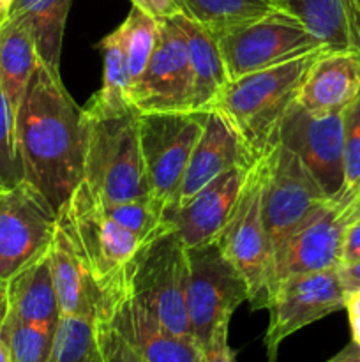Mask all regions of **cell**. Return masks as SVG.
I'll list each match as a JSON object with an SVG mask.
<instances>
[{
  "label": "cell",
  "mask_w": 360,
  "mask_h": 362,
  "mask_svg": "<svg viewBox=\"0 0 360 362\" xmlns=\"http://www.w3.org/2000/svg\"><path fill=\"white\" fill-rule=\"evenodd\" d=\"M95 339L104 362H145L104 320H94Z\"/></svg>",
  "instance_id": "cell-34"
},
{
  "label": "cell",
  "mask_w": 360,
  "mask_h": 362,
  "mask_svg": "<svg viewBox=\"0 0 360 362\" xmlns=\"http://www.w3.org/2000/svg\"><path fill=\"white\" fill-rule=\"evenodd\" d=\"M120 276L134 299L140 300L169 332L193 339L186 304L187 247L172 223L141 244Z\"/></svg>",
  "instance_id": "cell-4"
},
{
  "label": "cell",
  "mask_w": 360,
  "mask_h": 362,
  "mask_svg": "<svg viewBox=\"0 0 360 362\" xmlns=\"http://www.w3.org/2000/svg\"><path fill=\"white\" fill-rule=\"evenodd\" d=\"M193 71L182 32L173 18L159 20V39L141 76L131 87L138 113L193 112Z\"/></svg>",
  "instance_id": "cell-15"
},
{
  "label": "cell",
  "mask_w": 360,
  "mask_h": 362,
  "mask_svg": "<svg viewBox=\"0 0 360 362\" xmlns=\"http://www.w3.org/2000/svg\"><path fill=\"white\" fill-rule=\"evenodd\" d=\"M344 310L348 311V315H360V288L346 296Z\"/></svg>",
  "instance_id": "cell-40"
},
{
  "label": "cell",
  "mask_w": 360,
  "mask_h": 362,
  "mask_svg": "<svg viewBox=\"0 0 360 362\" xmlns=\"http://www.w3.org/2000/svg\"><path fill=\"white\" fill-rule=\"evenodd\" d=\"M339 278H341L342 288L346 296L360 288V262L353 265H342L339 267Z\"/></svg>",
  "instance_id": "cell-38"
},
{
  "label": "cell",
  "mask_w": 360,
  "mask_h": 362,
  "mask_svg": "<svg viewBox=\"0 0 360 362\" xmlns=\"http://www.w3.org/2000/svg\"><path fill=\"white\" fill-rule=\"evenodd\" d=\"M95 320L112 325L145 362H200L201 349L193 339L169 332L124 285L122 276L99 288Z\"/></svg>",
  "instance_id": "cell-14"
},
{
  "label": "cell",
  "mask_w": 360,
  "mask_h": 362,
  "mask_svg": "<svg viewBox=\"0 0 360 362\" xmlns=\"http://www.w3.org/2000/svg\"><path fill=\"white\" fill-rule=\"evenodd\" d=\"M346 2H348V6L352 7L353 11L360 13V0H346Z\"/></svg>",
  "instance_id": "cell-46"
},
{
  "label": "cell",
  "mask_w": 360,
  "mask_h": 362,
  "mask_svg": "<svg viewBox=\"0 0 360 362\" xmlns=\"http://www.w3.org/2000/svg\"><path fill=\"white\" fill-rule=\"evenodd\" d=\"M263 172L261 159L251 166L228 223L215 243L244 276L251 310H267L272 250L263 221Z\"/></svg>",
  "instance_id": "cell-7"
},
{
  "label": "cell",
  "mask_w": 360,
  "mask_h": 362,
  "mask_svg": "<svg viewBox=\"0 0 360 362\" xmlns=\"http://www.w3.org/2000/svg\"><path fill=\"white\" fill-rule=\"evenodd\" d=\"M23 180L16 147V122L0 85V189H9Z\"/></svg>",
  "instance_id": "cell-32"
},
{
  "label": "cell",
  "mask_w": 360,
  "mask_h": 362,
  "mask_svg": "<svg viewBox=\"0 0 360 362\" xmlns=\"http://www.w3.org/2000/svg\"><path fill=\"white\" fill-rule=\"evenodd\" d=\"M53 362H104L95 339L94 318L60 317Z\"/></svg>",
  "instance_id": "cell-31"
},
{
  "label": "cell",
  "mask_w": 360,
  "mask_h": 362,
  "mask_svg": "<svg viewBox=\"0 0 360 362\" xmlns=\"http://www.w3.org/2000/svg\"><path fill=\"white\" fill-rule=\"evenodd\" d=\"M187 317L193 339L203 350L215 329L229 324L236 308L246 303L249 290L217 243L187 247Z\"/></svg>",
  "instance_id": "cell-5"
},
{
  "label": "cell",
  "mask_w": 360,
  "mask_h": 362,
  "mask_svg": "<svg viewBox=\"0 0 360 362\" xmlns=\"http://www.w3.org/2000/svg\"><path fill=\"white\" fill-rule=\"evenodd\" d=\"M249 168H233L201 187L189 202L168 216L186 247L215 243L232 216Z\"/></svg>",
  "instance_id": "cell-17"
},
{
  "label": "cell",
  "mask_w": 360,
  "mask_h": 362,
  "mask_svg": "<svg viewBox=\"0 0 360 362\" xmlns=\"http://www.w3.org/2000/svg\"><path fill=\"white\" fill-rule=\"evenodd\" d=\"M140 113H104L83 106V182L101 202L150 194L140 140Z\"/></svg>",
  "instance_id": "cell-3"
},
{
  "label": "cell",
  "mask_w": 360,
  "mask_h": 362,
  "mask_svg": "<svg viewBox=\"0 0 360 362\" xmlns=\"http://www.w3.org/2000/svg\"><path fill=\"white\" fill-rule=\"evenodd\" d=\"M7 315L27 324L56 331L62 313L53 283L48 253L18 272L7 283Z\"/></svg>",
  "instance_id": "cell-21"
},
{
  "label": "cell",
  "mask_w": 360,
  "mask_h": 362,
  "mask_svg": "<svg viewBox=\"0 0 360 362\" xmlns=\"http://www.w3.org/2000/svg\"><path fill=\"white\" fill-rule=\"evenodd\" d=\"M2 191H4V189H0V193H2Z\"/></svg>",
  "instance_id": "cell-48"
},
{
  "label": "cell",
  "mask_w": 360,
  "mask_h": 362,
  "mask_svg": "<svg viewBox=\"0 0 360 362\" xmlns=\"http://www.w3.org/2000/svg\"><path fill=\"white\" fill-rule=\"evenodd\" d=\"M277 141L295 152L325 197L344 193V127L342 113L313 115L293 105L282 119Z\"/></svg>",
  "instance_id": "cell-16"
},
{
  "label": "cell",
  "mask_w": 360,
  "mask_h": 362,
  "mask_svg": "<svg viewBox=\"0 0 360 362\" xmlns=\"http://www.w3.org/2000/svg\"><path fill=\"white\" fill-rule=\"evenodd\" d=\"M229 324H221L212 334L208 345L201 350L200 362H236L235 350L228 343Z\"/></svg>",
  "instance_id": "cell-35"
},
{
  "label": "cell",
  "mask_w": 360,
  "mask_h": 362,
  "mask_svg": "<svg viewBox=\"0 0 360 362\" xmlns=\"http://www.w3.org/2000/svg\"><path fill=\"white\" fill-rule=\"evenodd\" d=\"M349 7V6H348ZM349 16H352V23H353V30H355V37H356V45H359V53H360V13L353 11L349 7Z\"/></svg>",
  "instance_id": "cell-43"
},
{
  "label": "cell",
  "mask_w": 360,
  "mask_h": 362,
  "mask_svg": "<svg viewBox=\"0 0 360 362\" xmlns=\"http://www.w3.org/2000/svg\"><path fill=\"white\" fill-rule=\"evenodd\" d=\"M23 180L59 214L83 180L85 120L60 74L39 60L16 115Z\"/></svg>",
  "instance_id": "cell-1"
},
{
  "label": "cell",
  "mask_w": 360,
  "mask_h": 362,
  "mask_svg": "<svg viewBox=\"0 0 360 362\" xmlns=\"http://www.w3.org/2000/svg\"><path fill=\"white\" fill-rule=\"evenodd\" d=\"M97 202L108 218L143 239L155 235L159 230L169 225L166 219V205L152 194L127 202H101L99 198Z\"/></svg>",
  "instance_id": "cell-29"
},
{
  "label": "cell",
  "mask_w": 360,
  "mask_h": 362,
  "mask_svg": "<svg viewBox=\"0 0 360 362\" xmlns=\"http://www.w3.org/2000/svg\"><path fill=\"white\" fill-rule=\"evenodd\" d=\"M37 64L39 55L30 27L23 18L9 14L0 23V85L14 122Z\"/></svg>",
  "instance_id": "cell-23"
},
{
  "label": "cell",
  "mask_w": 360,
  "mask_h": 362,
  "mask_svg": "<svg viewBox=\"0 0 360 362\" xmlns=\"http://www.w3.org/2000/svg\"><path fill=\"white\" fill-rule=\"evenodd\" d=\"M0 362H13V357H11V350L7 346L6 339L0 334Z\"/></svg>",
  "instance_id": "cell-44"
},
{
  "label": "cell",
  "mask_w": 360,
  "mask_h": 362,
  "mask_svg": "<svg viewBox=\"0 0 360 362\" xmlns=\"http://www.w3.org/2000/svg\"><path fill=\"white\" fill-rule=\"evenodd\" d=\"M360 262V212L353 218L344 232L341 250V265H353Z\"/></svg>",
  "instance_id": "cell-36"
},
{
  "label": "cell",
  "mask_w": 360,
  "mask_h": 362,
  "mask_svg": "<svg viewBox=\"0 0 360 362\" xmlns=\"http://www.w3.org/2000/svg\"><path fill=\"white\" fill-rule=\"evenodd\" d=\"M323 52L327 49L228 81L208 112L217 113L258 161L277 141L279 127L296 103L307 69Z\"/></svg>",
  "instance_id": "cell-2"
},
{
  "label": "cell",
  "mask_w": 360,
  "mask_h": 362,
  "mask_svg": "<svg viewBox=\"0 0 360 362\" xmlns=\"http://www.w3.org/2000/svg\"><path fill=\"white\" fill-rule=\"evenodd\" d=\"M116 34L126 55L131 81L134 83L145 71L148 59L157 45L159 20L152 18L140 7L133 6L122 25L116 28Z\"/></svg>",
  "instance_id": "cell-28"
},
{
  "label": "cell",
  "mask_w": 360,
  "mask_h": 362,
  "mask_svg": "<svg viewBox=\"0 0 360 362\" xmlns=\"http://www.w3.org/2000/svg\"><path fill=\"white\" fill-rule=\"evenodd\" d=\"M138 119L150 194L166 205L168 218L176 209L184 173L194 145L201 136L207 113H140Z\"/></svg>",
  "instance_id": "cell-8"
},
{
  "label": "cell",
  "mask_w": 360,
  "mask_h": 362,
  "mask_svg": "<svg viewBox=\"0 0 360 362\" xmlns=\"http://www.w3.org/2000/svg\"><path fill=\"white\" fill-rule=\"evenodd\" d=\"M275 9L295 16L328 52L359 53L346 0H281Z\"/></svg>",
  "instance_id": "cell-24"
},
{
  "label": "cell",
  "mask_w": 360,
  "mask_h": 362,
  "mask_svg": "<svg viewBox=\"0 0 360 362\" xmlns=\"http://www.w3.org/2000/svg\"><path fill=\"white\" fill-rule=\"evenodd\" d=\"M360 92V53L323 52L307 69L296 105L313 115L342 113Z\"/></svg>",
  "instance_id": "cell-19"
},
{
  "label": "cell",
  "mask_w": 360,
  "mask_h": 362,
  "mask_svg": "<svg viewBox=\"0 0 360 362\" xmlns=\"http://www.w3.org/2000/svg\"><path fill=\"white\" fill-rule=\"evenodd\" d=\"M48 257L62 317H85L95 320L99 288L80 246L60 221Z\"/></svg>",
  "instance_id": "cell-20"
},
{
  "label": "cell",
  "mask_w": 360,
  "mask_h": 362,
  "mask_svg": "<svg viewBox=\"0 0 360 362\" xmlns=\"http://www.w3.org/2000/svg\"><path fill=\"white\" fill-rule=\"evenodd\" d=\"M11 6H13V0H0V23L9 16Z\"/></svg>",
  "instance_id": "cell-45"
},
{
  "label": "cell",
  "mask_w": 360,
  "mask_h": 362,
  "mask_svg": "<svg viewBox=\"0 0 360 362\" xmlns=\"http://www.w3.org/2000/svg\"><path fill=\"white\" fill-rule=\"evenodd\" d=\"M173 21L182 32L193 71V112L207 113L229 81L217 37L184 14L175 16Z\"/></svg>",
  "instance_id": "cell-22"
},
{
  "label": "cell",
  "mask_w": 360,
  "mask_h": 362,
  "mask_svg": "<svg viewBox=\"0 0 360 362\" xmlns=\"http://www.w3.org/2000/svg\"><path fill=\"white\" fill-rule=\"evenodd\" d=\"M360 212V193H342L321 205L275 250L270 262L268 293L282 278L327 271L341 265L344 232Z\"/></svg>",
  "instance_id": "cell-10"
},
{
  "label": "cell",
  "mask_w": 360,
  "mask_h": 362,
  "mask_svg": "<svg viewBox=\"0 0 360 362\" xmlns=\"http://www.w3.org/2000/svg\"><path fill=\"white\" fill-rule=\"evenodd\" d=\"M99 49L102 52V85L87 105L104 113H124L133 110L131 105L133 81L116 30L99 42Z\"/></svg>",
  "instance_id": "cell-27"
},
{
  "label": "cell",
  "mask_w": 360,
  "mask_h": 362,
  "mask_svg": "<svg viewBox=\"0 0 360 362\" xmlns=\"http://www.w3.org/2000/svg\"><path fill=\"white\" fill-rule=\"evenodd\" d=\"M9 310V299H7V283H0V327L7 317Z\"/></svg>",
  "instance_id": "cell-41"
},
{
  "label": "cell",
  "mask_w": 360,
  "mask_h": 362,
  "mask_svg": "<svg viewBox=\"0 0 360 362\" xmlns=\"http://www.w3.org/2000/svg\"><path fill=\"white\" fill-rule=\"evenodd\" d=\"M344 193H360V92L342 112Z\"/></svg>",
  "instance_id": "cell-33"
},
{
  "label": "cell",
  "mask_w": 360,
  "mask_h": 362,
  "mask_svg": "<svg viewBox=\"0 0 360 362\" xmlns=\"http://www.w3.org/2000/svg\"><path fill=\"white\" fill-rule=\"evenodd\" d=\"M325 362H360V345L352 339V343H348L341 352H337Z\"/></svg>",
  "instance_id": "cell-39"
},
{
  "label": "cell",
  "mask_w": 360,
  "mask_h": 362,
  "mask_svg": "<svg viewBox=\"0 0 360 362\" xmlns=\"http://www.w3.org/2000/svg\"><path fill=\"white\" fill-rule=\"evenodd\" d=\"M71 4L73 0H13L9 11L27 21L39 60L55 74H60V53Z\"/></svg>",
  "instance_id": "cell-25"
},
{
  "label": "cell",
  "mask_w": 360,
  "mask_h": 362,
  "mask_svg": "<svg viewBox=\"0 0 360 362\" xmlns=\"http://www.w3.org/2000/svg\"><path fill=\"white\" fill-rule=\"evenodd\" d=\"M349 327H352L353 341L360 345V315H348Z\"/></svg>",
  "instance_id": "cell-42"
},
{
  "label": "cell",
  "mask_w": 360,
  "mask_h": 362,
  "mask_svg": "<svg viewBox=\"0 0 360 362\" xmlns=\"http://www.w3.org/2000/svg\"><path fill=\"white\" fill-rule=\"evenodd\" d=\"M217 45L229 81L327 49L295 16L281 9L219 35Z\"/></svg>",
  "instance_id": "cell-6"
},
{
  "label": "cell",
  "mask_w": 360,
  "mask_h": 362,
  "mask_svg": "<svg viewBox=\"0 0 360 362\" xmlns=\"http://www.w3.org/2000/svg\"><path fill=\"white\" fill-rule=\"evenodd\" d=\"M182 14L215 37L267 16L272 0H179Z\"/></svg>",
  "instance_id": "cell-26"
},
{
  "label": "cell",
  "mask_w": 360,
  "mask_h": 362,
  "mask_svg": "<svg viewBox=\"0 0 360 362\" xmlns=\"http://www.w3.org/2000/svg\"><path fill=\"white\" fill-rule=\"evenodd\" d=\"M344 304L346 292L339 278V267L293 274L275 283L268 293L270 320L263 336L268 362H277L279 346L286 338L342 310Z\"/></svg>",
  "instance_id": "cell-11"
},
{
  "label": "cell",
  "mask_w": 360,
  "mask_h": 362,
  "mask_svg": "<svg viewBox=\"0 0 360 362\" xmlns=\"http://www.w3.org/2000/svg\"><path fill=\"white\" fill-rule=\"evenodd\" d=\"M263 221L272 255L330 198L304 166L299 156L275 141L261 158Z\"/></svg>",
  "instance_id": "cell-9"
},
{
  "label": "cell",
  "mask_w": 360,
  "mask_h": 362,
  "mask_svg": "<svg viewBox=\"0 0 360 362\" xmlns=\"http://www.w3.org/2000/svg\"><path fill=\"white\" fill-rule=\"evenodd\" d=\"M254 163L256 159L240 144V140L226 126L224 120L217 113L207 112L201 136L194 145L186 173H184L182 186L176 198V209L189 202L201 187L212 182L215 177L233 168H249Z\"/></svg>",
  "instance_id": "cell-18"
},
{
  "label": "cell",
  "mask_w": 360,
  "mask_h": 362,
  "mask_svg": "<svg viewBox=\"0 0 360 362\" xmlns=\"http://www.w3.org/2000/svg\"><path fill=\"white\" fill-rule=\"evenodd\" d=\"M0 334L9 346L13 362H53L56 331L7 315Z\"/></svg>",
  "instance_id": "cell-30"
},
{
  "label": "cell",
  "mask_w": 360,
  "mask_h": 362,
  "mask_svg": "<svg viewBox=\"0 0 360 362\" xmlns=\"http://www.w3.org/2000/svg\"><path fill=\"white\" fill-rule=\"evenodd\" d=\"M131 2L155 20H168L182 14L179 0H131Z\"/></svg>",
  "instance_id": "cell-37"
},
{
  "label": "cell",
  "mask_w": 360,
  "mask_h": 362,
  "mask_svg": "<svg viewBox=\"0 0 360 362\" xmlns=\"http://www.w3.org/2000/svg\"><path fill=\"white\" fill-rule=\"evenodd\" d=\"M56 212L28 182L0 193V283L46 255L56 233Z\"/></svg>",
  "instance_id": "cell-13"
},
{
  "label": "cell",
  "mask_w": 360,
  "mask_h": 362,
  "mask_svg": "<svg viewBox=\"0 0 360 362\" xmlns=\"http://www.w3.org/2000/svg\"><path fill=\"white\" fill-rule=\"evenodd\" d=\"M59 221L80 246L97 288L119 276L147 240L108 218L83 180L59 212Z\"/></svg>",
  "instance_id": "cell-12"
},
{
  "label": "cell",
  "mask_w": 360,
  "mask_h": 362,
  "mask_svg": "<svg viewBox=\"0 0 360 362\" xmlns=\"http://www.w3.org/2000/svg\"><path fill=\"white\" fill-rule=\"evenodd\" d=\"M279 2H281V0H272V4H274V6H277Z\"/></svg>",
  "instance_id": "cell-47"
}]
</instances>
